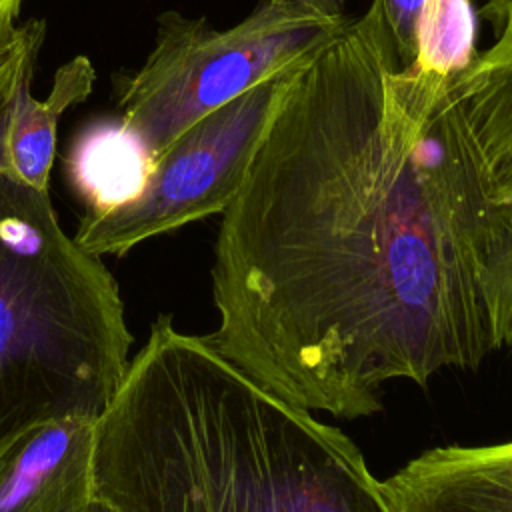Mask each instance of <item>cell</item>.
<instances>
[{
  "instance_id": "5b68a950",
  "label": "cell",
  "mask_w": 512,
  "mask_h": 512,
  "mask_svg": "<svg viewBox=\"0 0 512 512\" xmlns=\"http://www.w3.org/2000/svg\"><path fill=\"white\" fill-rule=\"evenodd\" d=\"M296 66L188 126L154 158L134 198L82 216L74 242L100 258L124 254L152 236L222 214L238 194Z\"/></svg>"
},
{
  "instance_id": "4fadbf2b",
  "label": "cell",
  "mask_w": 512,
  "mask_h": 512,
  "mask_svg": "<svg viewBox=\"0 0 512 512\" xmlns=\"http://www.w3.org/2000/svg\"><path fill=\"white\" fill-rule=\"evenodd\" d=\"M424 0H372V8L380 16L388 40L392 44L398 66L408 68L416 58V24Z\"/></svg>"
},
{
  "instance_id": "277c9868",
  "label": "cell",
  "mask_w": 512,
  "mask_h": 512,
  "mask_svg": "<svg viewBox=\"0 0 512 512\" xmlns=\"http://www.w3.org/2000/svg\"><path fill=\"white\" fill-rule=\"evenodd\" d=\"M346 20L278 0H260L230 28L166 12L150 54L120 94V128L154 162L196 120L296 66Z\"/></svg>"
},
{
  "instance_id": "7a4b0ae2",
  "label": "cell",
  "mask_w": 512,
  "mask_h": 512,
  "mask_svg": "<svg viewBox=\"0 0 512 512\" xmlns=\"http://www.w3.org/2000/svg\"><path fill=\"white\" fill-rule=\"evenodd\" d=\"M108 512H396L362 450L170 314L96 420Z\"/></svg>"
},
{
  "instance_id": "9a60e30c",
  "label": "cell",
  "mask_w": 512,
  "mask_h": 512,
  "mask_svg": "<svg viewBox=\"0 0 512 512\" xmlns=\"http://www.w3.org/2000/svg\"><path fill=\"white\" fill-rule=\"evenodd\" d=\"M482 16L490 20L496 36L512 20V0H482Z\"/></svg>"
},
{
  "instance_id": "30bf717a",
  "label": "cell",
  "mask_w": 512,
  "mask_h": 512,
  "mask_svg": "<svg viewBox=\"0 0 512 512\" xmlns=\"http://www.w3.org/2000/svg\"><path fill=\"white\" fill-rule=\"evenodd\" d=\"M476 56V20L470 0H424L416 24L418 70L454 78Z\"/></svg>"
},
{
  "instance_id": "2e32d148",
  "label": "cell",
  "mask_w": 512,
  "mask_h": 512,
  "mask_svg": "<svg viewBox=\"0 0 512 512\" xmlns=\"http://www.w3.org/2000/svg\"><path fill=\"white\" fill-rule=\"evenodd\" d=\"M278 2H290L298 4L310 10H316L320 14L332 16V18H346L344 16V0H278Z\"/></svg>"
},
{
  "instance_id": "52a82bcc",
  "label": "cell",
  "mask_w": 512,
  "mask_h": 512,
  "mask_svg": "<svg viewBox=\"0 0 512 512\" xmlns=\"http://www.w3.org/2000/svg\"><path fill=\"white\" fill-rule=\"evenodd\" d=\"M492 196L512 208V20L450 80Z\"/></svg>"
},
{
  "instance_id": "e0dca14e",
  "label": "cell",
  "mask_w": 512,
  "mask_h": 512,
  "mask_svg": "<svg viewBox=\"0 0 512 512\" xmlns=\"http://www.w3.org/2000/svg\"><path fill=\"white\" fill-rule=\"evenodd\" d=\"M90 512H108V510H106L102 504H98V502H96V504L92 506V510H90Z\"/></svg>"
},
{
  "instance_id": "3957f363",
  "label": "cell",
  "mask_w": 512,
  "mask_h": 512,
  "mask_svg": "<svg viewBox=\"0 0 512 512\" xmlns=\"http://www.w3.org/2000/svg\"><path fill=\"white\" fill-rule=\"evenodd\" d=\"M130 342L100 256L62 230L48 192L0 172V450L46 420L98 418Z\"/></svg>"
},
{
  "instance_id": "9c48e42d",
  "label": "cell",
  "mask_w": 512,
  "mask_h": 512,
  "mask_svg": "<svg viewBox=\"0 0 512 512\" xmlns=\"http://www.w3.org/2000/svg\"><path fill=\"white\" fill-rule=\"evenodd\" d=\"M150 168L152 160L120 122L90 130L70 158V176L86 202V212H104L134 198Z\"/></svg>"
},
{
  "instance_id": "8fae6325",
  "label": "cell",
  "mask_w": 512,
  "mask_h": 512,
  "mask_svg": "<svg viewBox=\"0 0 512 512\" xmlns=\"http://www.w3.org/2000/svg\"><path fill=\"white\" fill-rule=\"evenodd\" d=\"M480 288L496 350H512V226L488 250Z\"/></svg>"
},
{
  "instance_id": "8992f818",
  "label": "cell",
  "mask_w": 512,
  "mask_h": 512,
  "mask_svg": "<svg viewBox=\"0 0 512 512\" xmlns=\"http://www.w3.org/2000/svg\"><path fill=\"white\" fill-rule=\"evenodd\" d=\"M96 420L40 422L0 450V512H90Z\"/></svg>"
},
{
  "instance_id": "ba28073f",
  "label": "cell",
  "mask_w": 512,
  "mask_h": 512,
  "mask_svg": "<svg viewBox=\"0 0 512 512\" xmlns=\"http://www.w3.org/2000/svg\"><path fill=\"white\" fill-rule=\"evenodd\" d=\"M96 70L86 56L62 64L44 100L24 84L0 116V172L34 190L48 192L62 114L90 96Z\"/></svg>"
},
{
  "instance_id": "7c38bea8",
  "label": "cell",
  "mask_w": 512,
  "mask_h": 512,
  "mask_svg": "<svg viewBox=\"0 0 512 512\" xmlns=\"http://www.w3.org/2000/svg\"><path fill=\"white\" fill-rule=\"evenodd\" d=\"M42 40L44 22L28 20L18 26L14 38L0 50V116L14 100L16 92L30 82Z\"/></svg>"
},
{
  "instance_id": "6da1fadb",
  "label": "cell",
  "mask_w": 512,
  "mask_h": 512,
  "mask_svg": "<svg viewBox=\"0 0 512 512\" xmlns=\"http://www.w3.org/2000/svg\"><path fill=\"white\" fill-rule=\"evenodd\" d=\"M370 6L290 74L222 212L206 340L284 402L356 420L496 352L480 288L512 226L450 88Z\"/></svg>"
},
{
  "instance_id": "5bb4252c",
  "label": "cell",
  "mask_w": 512,
  "mask_h": 512,
  "mask_svg": "<svg viewBox=\"0 0 512 512\" xmlns=\"http://www.w3.org/2000/svg\"><path fill=\"white\" fill-rule=\"evenodd\" d=\"M24 0H0V50L14 38Z\"/></svg>"
}]
</instances>
